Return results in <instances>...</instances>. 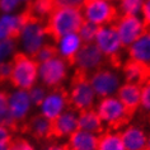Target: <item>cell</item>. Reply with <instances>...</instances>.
Here are the masks:
<instances>
[{"label":"cell","mask_w":150,"mask_h":150,"mask_svg":"<svg viewBox=\"0 0 150 150\" xmlns=\"http://www.w3.org/2000/svg\"><path fill=\"white\" fill-rule=\"evenodd\" d=\"M84 18L81 8L78 6H55L46 19L47 32L50 38L54 41L67 33L78 32L80 25L83 24Z\"/></svg>","instance_id":"6da1fadb"},{"label":"cell","mask_w":150,"mask_h":150,"mask_svg":"<svg viewBox=\"0 0 150 150\" xmlns=\"http://www.w3.org/2000/svg\"><path fill=\"white\" fill-rule=\"evenodd\" d=\"M50 40L45 21L29 17L28 14L16 38L18 51L28 56H35Z\"/></svg>","instance_id":"7a4b0ae2"},{"label":"cell","mask_w":150,"mask_h":150,"mask_svg":"<svg viewBox=\"0 0 150 150\" xmlns=\"http://www.w3.org/2000/svg\"><path fill=\"white\" fill-rule=\"evenodd\" d=\"M94 110L104 127L111 130H121L123 126L130 123V120L132 117V113L123 106L117 96L99 98L96 103Z\"/></svg>","instance_id":"3957f363"},{"label":"cell","mask_w":150,"mask_h":150,"mask_svg":"<svg viewBox=\"0 0 150 150\" xmlns=\"http://www.w3.org/2000/svg\"><path fill=\"white\" fill-rule=\"evenodd\" d=\"M9 83L13 88L29 91L38 84V62L33 56L18 54L12 60V75Z\"/></svg>","instance_id":"277c9868"},{"label":"cell","mask_w":150,"mask_h":150,"mask_svg":"<svg viewBox=\"0 0 150 150\" xmlns=\"http://www.w3.org/2000/svg\"><path fill=\"white\" fill-rule=\"evenodd\" d=\"M66 92L70 107L78 112L94 108L98 100V97L89 83L88 76L81 74L75 73Z\"/></svg>","instance_id":"5b68a950"},{"label":"cell","mask_w":150,"mask_h":150,"mask_svg":"<svg viewBox=\"0 0 150 150\" xmlns=\"http://www.w3.org/2000/svg\"><path fill=\"white\" fill-rule=\"evenodd\" d=\"M71 64L57 55L47 61L38 64V83L47 89L62 88L67 80Z\"/></svg>","instance_id":"8992f818"},{"label":"cell","mask_w":150,"mask_h":150,"mask_svg":"<svg viewBox=\"0 0 150 150\" xmlns=\"http://www.w3.org/2000/svg\"><path fill=\"white\" fill-rule=\"evenodd\" d=\"M81 13L85 22L97 27L113 24L120 16L117 5L110 0H85L81 5Z\"/></svg>","instance_id":"52a82bcc"},{"label":"cell","mask_w":150,"mask_h":150,"mask_svg":"<svg viewBox=\"0 0 150 150\" xmlns=\"http://www.w3.org/2000/svg\"><path fill=\"white\" fill-rule=\"evenodd\" d=\"M88 79L98 99L104 98V97L116 96L121 84L123 83L121 73H118L115 67L106 65L99 67L94 73H92L88 76Z\"/></svg>","instance_id":"ba28073f"},{"label":"cell","mask_w":150,"mask_h":150,"mask_svg":"<svg viewBox=\"0 0 150 150\" xmlns=\"http://www.w3.org/2000/svg\"><path fill=\"white\" fill-rule=\"evenodd\" d=\"M94 45L103 54L107 61L115 64V65H118L117 61L121 59V54L123 52V50H126L123 47L121 40H120L113 24L98 27Z\"/></svg>","instance_id":"9c48e42d"},{"label":"cell","mask_w":150,"mask_h":150,"mask_svg":"<svg viewBox=\"0 0 150 150\" xmlns=\"http://www.w3.org/2000/svg\"><path fill=\"white\" fill-rule=\"evenodd\" d=\"M106 57L98 50V47L93 43H84L80 51L76 54L71 62V67H74L75 73L89 76L92 73L98 70L99 67L106 65Z\"/></svg>","instance_id":"30bf717a"},{"label":"cell","mask_w":150,"mask_h":150,"mask_svg":"<svg viewBox=\"0 0 150 150\" xmlns=\"http://www.w3.org/2000/svg\"><path fill=\"white\" fill-rule=\"evenodd\" d=\"M8 104L10 115L16 122V126H23V123L31 117L33 103L28 91L13 88L8 92Z\"/></svg>","instance_id":"8fae6325"},{"label":"cell","mask_w":150,"mask_h":150,"mask_svg":"<svg viewBox=\"0 0 150 150\" xmlns=\"http://www.w3.org/2000/svg\"><path fill=\"white\" fill-rule=\"evenodd\" d=\"M113 25L125 48L134 43L146 31V25L140 16H118Z\"/></svg>","instance_id":"7c38bea8"},{"label":"cell","mask_w":150,"mask_h":150,"mask_svg":"<svg viewBox=\"0 0 150 150\" xmlns=\"http://www.w3.org/2000/svg\"><path fill=\"white\" fill-rule=\"evenodd\" d=\"M69 107L70 104L69 98H67V92L64 88L48 89L46 97L37 106L38 113L45 116L50 121H54L56 117H59Z\"/></svg>","instance_id":"4fadbf2b"},{"label":"cell","mask_w":150,"mask_h":150,"mask_svg":"<svg viewBox=\"0 0 150 150\" xmlns=\"http://www.w3.org/2000/svg\"><path fill=\"white\" fill-rule=\"evenodd\" d=\"M78 115L79 112L69 107L59 117L52 121L51 139H67L78 130Z\"/></svg>","instance_id":"5bb4252c"},{"label":"cell","mask_w":150,"mask_h":150,"mask_svg":"<svg viewBox=\"0 0 150 150\" xmlns=\"http://www.w3.org/2000/svg\"><path fill=\"white\" fill-rule=\"evenodd\" d=\"M54 46L56 50V55L59 57H61L64 60H66L67 62H73L74 57L76 56V54L80 51L81 46H83V41L78 35V32L74 33H67L64 35L59 38L54 40Z\"/></svg>","instance_id":"9a60e30c"},{"label":"cell","mask_w":150,"mask_h":150,"mask_svg":"<svg viewBox=\"0 0 150 150\" xmlns=\"http://www.w3.org/2000/svg\"><path fill=\"white\" fill-rule=\"evenodd\" d=\"M125 150H146L148 144V132L144 127L127 123L120 130Z\"/></svg>","instance_id":"2e32d148"},{"label":"cell","mask_w":150,"mask_h":150,"mask_svg":"<svg viewBox=\"0 0 150 150\" xmlns=\"http://www.w3.org/2000/svg\"><path fill=\"white\" fill-rule=\"evenodd\" d=\"M126 55L129 60L136 61L150 70V28L126 48Z\"/></svg>","instance_id":"e0dca14e"},{"label":"cell","mask_w":150,"mask_h":150,"mask_svg":"<svg viewBox=\"0 0 150 150\" xmlns=\"http://www.w3.org/2000/svg\"><path fill=\"white\" fill-rule=\"evenodd\" d=\"M25 18H27L25 12L0 14V41L17 38Z\"/></svg>","instance_id":"ac0fdd59"},{"label":"cell","mask_w":150,"mask_h":150,"mask_svg":"<svg viewBox=\"0 0 150 150\" xmlns=\"http://www.w3.org/2000/svg\"><path fill=\"white\" fill-rule=\"evenodd\" d=\"M117 98L122 104L129 110L131 113H135L140 108V96H141V85L123 81L117 91Z\"/></svg>","instance_id":"d6986e66"},{"label":"cell","mask_w":150,"mask_h":150,"mask_svg":"<svg viewBox=\"0 0 150 150\" xmlns=\"http://www.w3.org/2000/svg\"><path fill=\"white\" fill-rule=\"evenodd\" d=\"M121 76L123 81L141 85L150 79V70L141 64L127 59L121 65Z\"/></svg>","instance_id":"ffe728a7"},{"label":"cell","mask_w":150,"mask_h":150,"mask_svg":"<svg viewBox=\"0 0 150 150\" xmlns=\"http://www.w3.org/2000/svg\"><path fill=\"white\" fill-rule=\"evenodd\" d=\"M23 127L37 140H46L51 139V131H52V121L46 118L45 116L37 113L35 116H31L27 121L23 123Z\"/></svg>","instance_id":"44dd1931"},{"label":"cell","mask_w":150,"mask_h":150,"mask_svg":"<svg viewBox=\"0 0 150 150\" xmlns=\"http://www.w3.org/2000/svg\"><path fill=\"white\" fill-rule=\"evenodd\" d=\"M66 140L69 150H97L98 135L78 129Z\"/></svg>","instance_id":"7402d4cb"},{"label":"cell","mask_w":150,"mask_h":150,"mask_svg":"<svg viewBox=\"0 0 150 150\" xmlns=\"http://www.w3.org/2000/svg\"><path fill=\"white\" fill-rule=\"evenodd\" d=\"M78 129L87 131V132L99 135L106 130V127H104L103 122L100 121L96 110L92 108V110H85L79 112V115H78Z\"/></svg>","instance_id":"603a6c76"},{"label":"cell","mask_w":150,"mask_h":150,"mask_svg":"<svg viewBox=\"0 0 150 150\" xmlns=\"http://www.w3.org/2000/svg\"><path fill=\"white\" fill-rule=\"evenodd\" d=\"M97 150H125L120 130L106 129L99 134Z\"/></svg>","instance_id":"cb8c5ba5"},{"label":"cell","mask_w":150,"mask_h":150,"mask_svg":"<svg viewBox=\"0 0 150 150\" xmlns=\"http://www.w3.org/2000/svg\"><path fill=\"white\" fill-rule=\"evenodd\" d=\"M54 9H55L54 0H32L28 4L27 10H24V12L29 17L37 18L40 21H45Z\"/></svg>","instance_id":"d4e9b609"},{"label":"cell","mask_w":150,"mask_h":150,"mask_svg":"<svg viewBox=\"0 0 150 150\" xmlns=\"http://www.w3.org/2000/svg\"><path fill=\"white\" fill-rule=\"evenodd\" d=\"M0 125H4L10 129H16V122L10 115L8 104V92L0 89Z\"/></svg>","instance_id":"484cf974"},{"label":"cell","mask_w":150,"mask_h":150,"mask_svg":"<svg viewBox=\"0 0 150 150\" xmlns=\"http://www.w3.org/2000/svg\"><path fill=\"white\" fill-rule=\"evenodd\" d=\"M145 0H120L117 10L120 16H140Z\"/></svg>","instance_id":"4316f807"},{"label":"cell","mask_w":150,"mask_h":150,"mask_svg":"<svg viewBox=\"0 0 150 150\" xmlns=\"http://www.w3.org/2000/svg\"><path fill=\"white\" fill-rule=\"evenodd\" d=\"M18 52L19 51H18V45L16 38L0 41V64L12 61Z\"/></svg>","instance_id":"83f0119b"},{"label":"cell","mask_w":150,"mask_h":150,"mask_svg":"<svg viewBox=\"0 0 150 150\" xmlns=\"http://www.w3.org/2000/svg\"><path fill=\"white\" fill-rule=\"evenodd\" d=\"M97 31H98L97 25L84 21L83 24L80 25V28L78 29V35L83 41V43H93L97 36Z\"/></svg>","instance_id":"f1b7e54d"},{"label":"cell","mask_w":150,"mask_h":150,"mask_svg":"<svg viewBox=\"0 0 150 150\" xmlns=\"http://www.w3.org/2000/svg\"><path fill=\"white\" fill-rule=\"evenodd\" d=\"M144 113L150 116V79L141 84V96H140V108Z\"/></svg>","instance_id":"f546056e"},{"label":"cell","mask_w":150,"mask_h":150,"mask_svg":"<svg viewBox=\"0 0 150 150\" xmlns=\"http://www.w3.org/2000/svg\"><path fill=\"white\" fill-rule=\"evenodd\" d=\"M56 56V50H55V46L52 42H48L46 43L43 47L40 48V51L37 52V54L33 56V57L36 59V61L41 64L43 61H47V60H50L52 57H55Z\"/></svg>","instance_id":"4dcf8cb0"},{"label":"cell","mask_w":150,"mask_h":150,"mask_svg":"<svg viewBox=\"0 0 150 150\" xmlns=\"http://www.w3.org/2000/svg\"><path fill=\"white\" fill-rule=\"evenodd\" d=\"M47 91L48 89L47 88H45L42 84H36L35 87H32L31 89L28 91L29 93V97H31V100H32V103H33V106L37 107L38 104L42 102L43 98L46 97L47 94Z\"/></svg>","instance_id":"1f68e13d"},{"label":"cell","mask_w":150,"mask_h":150,"mask_svg":"<svg viewBox=\"0 0 150 150\" xmlns=\"http://www.w3.org/2000/svg\"><path fill=\"white\" fill-rule=\"evenodd\" d=\"M8 150H37V148L33 145L31 140L25 137H13L12 142L9 144Z\"/></svg>","instance_id":"d6a6232c"},{"label":"cell","mask_w":150,"mask_h":150,"mask_svg":"<svg viewBox=\"0 0 150 150\" xmlns=\"http://www.w3.org/2000/svg\"><path fill=\"white\" fill-rule=\"evenodd\" d=\"M22 4L21 0H0V14L17 13Z\"/></svg>","instance_id":"836d02e7"},{"label":"cell","mask_w":150,"mask_h":150,"mask_svg":"<svg viewBox=\"0 0 150 150\" xmlns=\"http://www.w3.org/2000/svg\"><path fill=\"white\" fill-rule=\"evenodd\" d=\"M14 137L13 129L6 127L4 125H0V149L1 148H8L9 144L12 142Z\"/></svg>","instance_id":"e575fe53"},{"label":"cell","mask_w":150,"mask_h":150,"mask_svg":"<svg viewBox=\"0 0 150 150\" xmlns=\"http://www.w3.org/2000/svg\"><path fill=\"white\" fill-rule=\"evenodd\" d=\"M12 75V61L0 64V83L9 81Z\"/></svg>","instance_id":"d590c367"},{"label":"cell","mask_w":150,"mask_h":150,"mask_svg":"<svg viewBox=\"0 0 150 150\" xmlns=\"http://www.w3.org/2000/svg\"><path fill=\"white\" fill-rule=\"evenodd\" d=\"M140 17L144 21L146 28H150V0H145L144 1V6H142Z\"/></svg>","instance_id":"8d00e7d4"},{"label":"cell","mask_w":150,"mask_h":150,"mask_svg":"<svg viewBox=\"0 0 150 150\" xmlns=\"http://www.w3.org/2000/svg\"><path fill=\"white\" fill-rule=\"evenodd\" d=\"M54 1L55 6H78V8H81L85 0H54Z\"/></svg>","instance_id":"74e56055"},{"label":"cell","mask_w":150,"mask_h":150,"mask_svg":"<svg viewBox=\"0 0 150 150\" xmlns=\"http://www.w3.org/2000/svg\"><path fill=\"white\" fill-rule=\"evenodd\" d=\"M45 150H69V148H67L66 142L65 144H61V142H52V144L47 145Z\"/></svg>","instance_id":"f35d334b"},{"label":"cell","mask_w":150,"mask_h":150,"mask_svg":"<svg viewBox=\"0 0 150 150\" xmlns=\"http://www.w3.org/2000/svg\"><path fill=\"white\" fill-rule=\"evenodd\" d=\"M146 150H150V134H148V144H146Z\"/></svg>","instance_id":"ab89813d"},{"label":"cell","mask_w":150,"mask_h":150,"mask_svg":"<svg viewBox=\"0 0 150 150\" xmlns=\"http://www.w3.org/2000/svg\"><path fill=\"white\" fill-rule=\"evenodd\" d=\"M22 3H23V4H29V3L32 1V0H21Z\"/></svg>","instance_id":"60d3db41"},{"label":"cell","mask_w":150,"mask_h":150,"mask_svg":"<svg viewBox=\"0 0 150 150\" xmlns=\"http://www.w3.org/2000/svg\"><path fill=\"white\" fill-rule=\"evenodd\" d=\"M110 1H111V3H113V4H117L120 0H110Z\"/></svg>","instance_id":"b9f144b4"},{"label":"cell","mask_w":150,"mask_h":150,"mask_svg":"<svg viewBox=\"0 0 150 150\" xmlns=\"http://www.w3.org/2000/svg\"><path fill=\"white\" fill-rule=\"evenodd\" d=\"M8 148H9V146H8ZM8 148H1L0 150H8Z\"/></svg>","instance_id":"7bdbcfd3"}]
</instances>
